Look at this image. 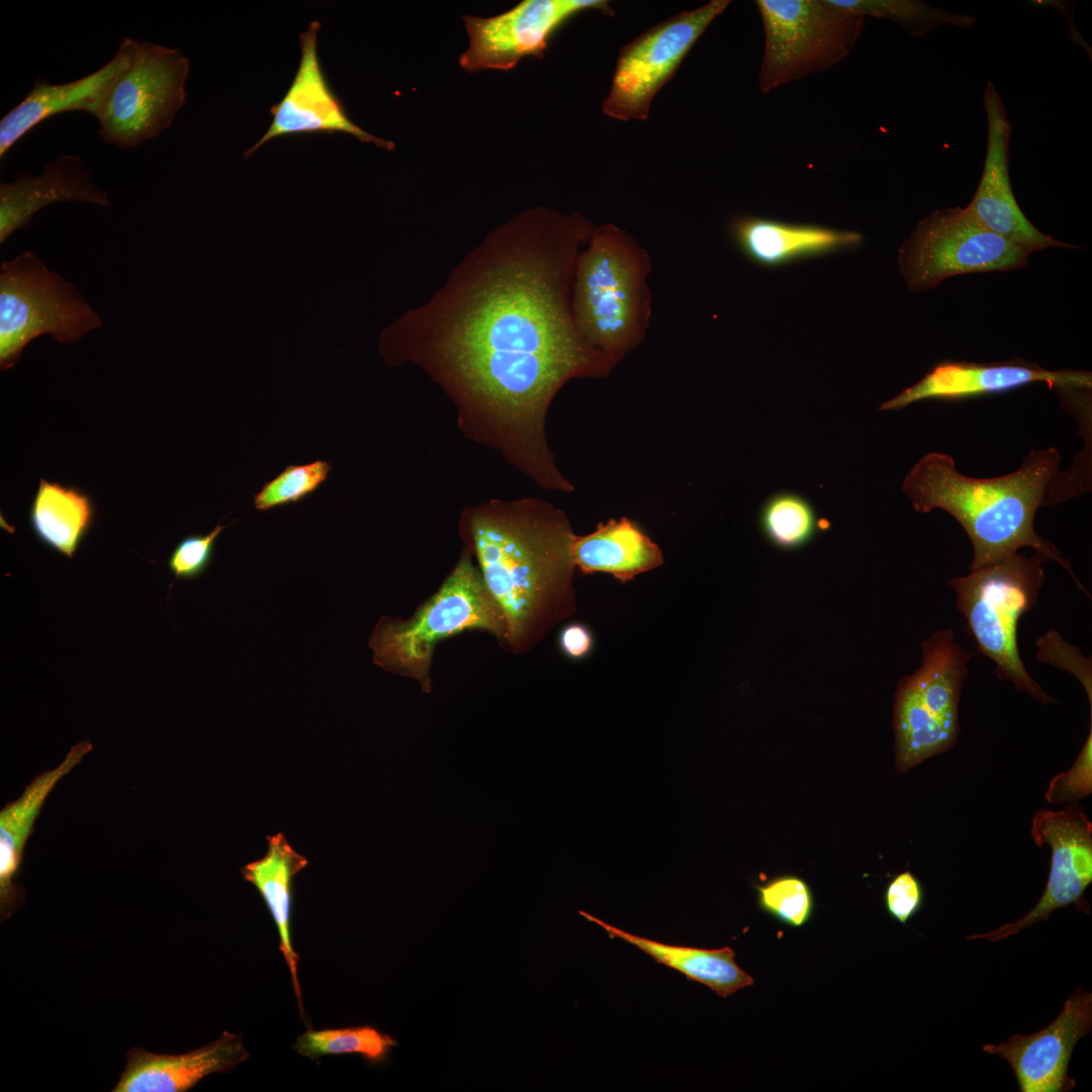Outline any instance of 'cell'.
I'll return each mask as SVG.
<instances>
[{
    "mask_svg": "<svg viewBox=\"0 0 1092 1092\" xmlns=\"http://www.w3.org/2000/svg\"><path fill=\"white\" fill-rule=\"evenodd\" d=\"M331 470V464L324 460L287 465L253 495L254 508L259 512H267L298 504L318 489L328 479Z\"/></svg>",
    "mask_w": 1092,
    "mask_h": 1092,
    "instance_id": "obj_31",
    "label": "cell"
},
{
    "mask_svg": "<svg viewBox=\"0 0 1092 1092\" xmlns=\"http://www.w3.org/2000/svg\"><path fill=\"white\" fill-rule=\"evenodd\" d=\"M1044 382L1050 387L1088 390L1091 372L1079 370L1050 371L1022 359L1005 362L973 363L942 361L919 381L883 402L880 411H897L924 399L958 400L999 393Z\"/></svg>",
    "mask_w": 1092,
    "mask_h": 1092,
    "instance_id": "obj_18",
    "label": "cell"
},
{
    "mask_svg": "<svg viewBox=\"0 0 1092 1092\" xmlns=\"http://www.w3.org/2000/svg\"><path fill=\"white\" fill-rule=\"evenodd\" d=\"M595 226L544 206L514 216L382 345L388 363L413 362L443 388L468 439L562 492L574 487L546 440L549 406L568 381L616 366L585 341L571 307L576 260Z\"/></svg>",
    "mask_w": 1092,
    "mask_h": 1092,
    "instance_id": "obj_1",
    "label": "cell"
},
{
    "mask_svg": "<svg viewBox=\"0 0 1092 1092\" xmlns=\"http://www.w3.org/2000/svg\"><path fill=\"white\" fill-rule=\"evenodd\" d=\"M1092 793V720L1089 735L1072 767L1053 778L1045 792L1051 804L1076 803Z\"/></svg>",
    "mask_w": 1092,
    "mask_h": 1092,
    "instance_id": "obj_34",
    "label": "cell"
},
{
    "mask_svg": "<svg viewBox=\"0 0 1092 1092\" xmlns=\"http://www.w3.org/2000/svg\"><path fill=\"white\" fill-rule=\"evenodd\" d=\"M755 888L760 909L781 923L799 928L811 919L814 909L812 891L800 877L784 875Z\"/></svg>",
    "mask_w": 1092,
    "mask_h": 1092,
    "instance_id": "obj_32",
    "label": "cell"
},
{
    "mask_svg": "<svg viewBox=\"0 0 1092 1092\" xmlns=\"http://www.w3.org/2000/svg\"><path fill=\"white\" fill-rule=\"evenodd\" d=\"M729 0H711L657 23L624 46L617 57L604 113L614 119L645 120L653 97L672 78L693 46Z\"/></svg>",
    "mask_w": 1092,
    "mask_h": 1092,
    "instance_id": "obj_12",
    "label": "cell"
},
{
    "mask_svg": "<svg viewBox=\"0 0 1092 1092\" xmlns=\"http://www.w3.org/2000/svg\"><path fill=\"white\" fill-rule=\"evenodd\" d=\"M1029 255L956 206L921 219L901 246L898 261L909 289L919 292L956 275L1023 268Z\"/></svg>",
    "mask_w": 1092,
    "mask_h": 1092,
    "instance_id": "obj_11",
    "label": "cell"
},
{
    "mask_svg": "<svg viewBox=\"0 0 1092 1092\" xmlns=\"http://www.w3.org/2000/svg\"><path fill=\"white\" fill-rule=\"evenodd\" d=\"M1036 645L1037 659L1073 673L1086 690L1089 705L1092 707L1091 658L1084 657L1077 647L1065 642L1060 634L1053 630L1039 638Z\"/></svg>",
    "mask_w": 1092,
    "mask_h": 1092,
    "instance_id": "obj_35",
    "label": "cell"
},
{
    "mask_svg": "<svg viewBox=\"0 0 1092 1092\" xmlns=\"http://www.w3.org/2000/svg\"><path fill=\"white\" fill-rule=\"evenodd\" d=\"M651 260L647 250L614 223L596 225L580 250L571 307L585 341L617 365L648 331Z\"/></svg>",
    "mask_w": 1092,
    "mask_h": 1092,
    "instance_id": "obj_4",
    "label": "cell"
},
{
    "mask_svg": "<svg viewBox=\"0 0 1092 1092\" xmlns=\"http://www.w3.org/2000/svg\"><path fill=\"white\" fill-rule=\"evenodd\" d=\"M249 1056L242 1034L226 1030L210 1043L180 1055L135 1046L126 1053L124 1070L111 1091L185 1092L211 1074L232 1070Z\"/></svg>",
    "mask_w": 1092,
    "mask_h": 1092,
    "instance_id": "obj_20",
    "label": "cell"
},
{
    "mask_svg": "<svg viewBox=\"0 0 1092 1092\" xmlns=\"http://www.w3.org/2000/svg\"><path fill=\"white\" fill-rule=\"evenodd\" d=\"M921 666L901 678L895 693V764L903 774L951 749L960 733L959 703L971 655L951 629L933 633L922 644Z\"/></svg>",
    "mask_w": 1092,
    "mask_h": 1092,
    "instance_id": "obj_7",
    "label": "cell"
},
{
    "mask_svg": "<svg viewBox=\"0 0 1092 1092\" xmlns=\"http://www.w3.org/2000/svg\"><path fill=\"white\" fill-rule=\"evenodd\" d=\"M843 12L895 22L912 36L925 34L942 25L963 28L975 24L976 16L958 14L918 0H825Z\"/></svg>",
    "mask_w": 1092,
    "mask_h": 1092,
    "instance_id": "obj_28",
    "label": "cell"
},
{
    "mask_svg": "<svg viewBox=\"0 0 1092 1092\" xmlns=\"http://www.w3.org/2000/svg\"><path fill=\"white\" fill-rule=\"evenodd\" d=\"M764 31L758 74L763 93L828 70L854 49L864 17L825 0H756Z\"/></svg>",
    "mask_w": 1092,
    "mask_h": 1092,
    "instance_id": "obj_9",
    "label": "cell"
},
{
    "mask_svg": "<svg viewBox=\"0 0 1092 1092\" xmlns=\"http://www.w3.org/2000/svg\"><path fill=\"white\" fill-rule=\"evenodd\" d=\"M559 644L566 656L579 659L589 653L593 647V637L586 627L573 623L562 629Z\"/></svg>",
    "mask_w": 1092,
    "mask_h": 1092,
    "instance_id": "obj_37",
    "label": "cell"
},
{
    "mask_svg": "<svg viewBox=\"0 0 1092 1092\" xmlns=\"http://www.w3.org/2000/svg\"><path fill=\"white\" fill-rule=\"evenodd\" d=\"M759 525L771 544L782 549H795L813 538L818 521L807 498L797 492L781 491L763 504Z\"/></svg>",
    "mask_w": 1092,
    "mask_h": 1092,
    "instance_id": "obj_30",
    "label": "cell"
},
{
    "mask_svg": "<svg viewBox=\"0 0 1092 1092\" xmlns=\"http://www.w3.org/2000/svg\"><path fill=\"white\" fill-rule=\"evenodd\" d=\"M1030 834L1037 846L1048 844L1052 849L1050 876L1040 899L1015 922L970 935L968 940L983 938L996 942L1040 920H1049L1053 911L1070 905L1089 913V905L1082 896L1092 883V823L1082 807L1071 804L1060 811L1038 810Z\"/></svg>",
    "mask_w": 1092,
    "mask_h": 1092,
    "instance_id": "obj_14",
    "label": "cell"
},
{
    "mask_svg": "<svg viewBox=\"0 0 1092 1092\" xmlns=\"http://www.w3.org/2000/svg\"><path fill=\"white\" fill-rule=\"evenodd\" d=\"M266 839L268 846L264 856L246 863L240 873L259 892L276 925L279 949L288 967L298 1010L305 1022L298 981L299 957L291 939V911L293 879L308 864V859L296 851L281 832L267 835Z\"/></svg>",
    "mask_w": 1092,
    "mask_h": 1092,
    "instance_id": "obj_24",
    "label": "cell"
},
{
    "mask_svg": "<svg viewBox=\"0 0 1092 1092\" xmlns=\"http://www.w3.org/2000/svg\"><path fill=\"white\" fill-rule=\"evenodd\" d=\"M458 535L507 622L504 649L524 655L577 609L572 531L565 513L537 497L464 508Z\"/></svg>",
    "mask_w": 1092,
    "mask_h": 1092,
    "instance_id": "obj_2",
    "label": "cell"
},
{
    "mask_svg": "<svg viewBox=\"0 0 1092 1092\" xmlns=\"http://www.w3.org/2000/svg\"><path fill=\"white\" fill-rule=\"evenodd\" d=\"M579 914L605 929L610 937L636 946L656 963L678 971L689 980L709 987L721 997H728L754 983L753 978L736 964L735 952L729 946L705 949L665 944L631 934L584 911H579Z\"/></svg>",
    "mask_w": 1092,
    "mask_h": 1092,
    "instance_id": "obj_26",
    "label": "cell"
},
{
    "mask_svg": "<svg viewBox=\"0 0 1092 1092\" xmlns=\"http://www.w3.org/2000/svg\"><path fill=\"white\" fill-rule=\"evenodd\" d=\"M571 552L573 564L580 572L608 573L623 582L661 566L664 561L660 547L625 517L600 523L589 534L575 535Z\"/></svg>",
    "mask_w": 1092,
    "mask_h": 1092,
    "instance_id": "obj_25",
    "label": "cell"
},
{
    "mask_svg": "<svg viewBox=\"0 0 1092 1092\" xmlns=\"http://www.w3.org/2000/svg\"><path fill=\"white\" fill-rule=\"evenodd\" d=\"M225 526L218 523L207 534L186 536L171 552L168 568L177 579H195L209 567L215 550L216 541Z\"/></svg>",
    "mask_w": 1092,
    "mask_h": 1092,
    "instance_id": "obj_33",
    "label": "cell"
},
{
    "mask_svg": "<svg viewBox=\"0 0 1092 1092\" xmlns=\"http://www.w3.org/2000/svg\"><path fill=\"white\" fill-rule=\"evenodd\" d=\"M397 1045L391 1035L371 1025L313 1030L307 1029L293 1049L302 1057L316 1060L328 1055H359L370 1063L384 1062Z\"/></svg>",
    "mask_w": 1092,
    "mask_h": 1092,
    "instance_id": "obj_29",
    "label": "cell"
},
{
    "mask_svg": "<svg viewBox=\"0 0 1092 1092\" xmlns=\"http://www.w3.org/2000/svg\"><path fill=\"white\" fill-rule=\"evenodd\" d=\"M472 558L463 547L437 592L408 619H379L369 638L375 665L417 680L424 693L431 694V665L439 642L465 631H481L504 648L505 615Z\"/></svg>",
    "mask_w": 1092,
    "mask_h": 1092,
    "instance_id": "obj_5",
    "label": "cell"
},
{
    "mask_svg": "<svg viewBox=\"0 0 1092 1092\" xmlns=\"http://www.w3.org/2000/svg\"><path fill=\"white\" fill-rule=\"evenodd\" d=\"M730 233L739 250L752 262L779 267L806 258L849 249L862 242L854 231L791 223L753 215L731 220Z\"/></svg>",
    "mask_w": 1092,
    "mask_h": 1092,
    "instance_id": "obj_23",
    "label": "cell"
},
{
    "mask_svg": "<svg viewBox=\"0 0 1092 1092\" xmlns=\"http://www.w3.org/2000/svg\"><path fill=\"white\" fill-rule=\"evenodd\" d=\"M95 519L91 497L81 489L39 479L29 510L35 537L57 553L73 558Z\"/></svg>",
    "mask_w": 1092,
    "mask_h": 1092,
    "instance_id": "obj_27",
    "label": "cell"
},
{
    "mask_svg": "<svg viewBox=\"0 0 1092 1092\" xmlns=\"http://www.w3.org/2000/svg\"><path fill=\"white\" fill-rule=\"evenodd\" d=\"M1043 561L1016 552L948 584L978 651L995 663L997 676L1048 705L1055 700L1029 675L1017 645L1019 619L1034 607L1044 580Z\"/></svg>",
    "mask_w": 1092,
    "mask_h": 1092,
    "instance_id": "obj_6",
    "label": "cell"
},
{
    "mask_svg": "<svg viewBox=\"0 0 1092 1092\" xmlns=\"http://www.w3.org/2000/svg\"><path fill=\"white\" fill-rule=\"evenodd\" d=\"M133 48L134 39L122 37L109 62L72 82L51 84L37 78L23 100L0 121L1 160L25 133L55 114L77 110L96 117L114 81L128 64Z\"/></svg>",
    "mask_w": 1092,
    "mask_h": 1092,
    "instance_id": "obj_19",
    "label": "cell"
},
{
    "mask_svg": "<svg viewBox=\"0 0 1092 1092\" xmlns=\"http://www.w3.org/2000/svg\"><path fill=\"white\" fill-rule=\"evenodd\" d=\"M89 740L73 745L55 768L34 777L21 795L0 811V917L1 923L25 903V890L14 879L21 870L25 844L41 807L57 783L92 750Z\"/></svg>",
    "mask_w": 1092,
    "mask_h": 1092,
    "instance_id": "obj_22",
    "label": "cell"
},
{
    "mask_svg": "<svg viewBox=\"0 0 1092 1092\" xmlns=\"http://www.w3.org/2000/svg\"><path fill=\"white\" fill-rule=\"evenodd\" d=\"M1092 1028V993L1076 989L1058 1017L1029 1035L1015 1034L983 1051L1012 1067L1021 1092H1065L1075 1088L1068 1066L1076 1043Z\"/></svg>",
    "mask_w": 1092,
    "mask_h": 1092,
    "instance_id": "obj_17",
    "label": "cell"
},
{
    "mask_svg": "<svg viewBox=\"0 0 1092 1092\" xmlns=\"http://www.w3.org/2000/svg\"><path fill=\"white\" fill-rule=\"evenodd\" d=\"M987 149L983 173L966 213L978 224L1030 254L1045 248H1074L1038 231L1020 209L1009 176L1012 125L1002 97L992 82L983 93Z\"/></svg>",
    "mask_w": 1092,
    "mask_h": 1092,
    "instance_id": "obj_15",
    "label": "cell"
},
{
    "mask_svg": "<svg viewBox=\"0 0 1092 1092\" xmlns=\"http://www.w3.org/2000/svg\"><path fill=\"white\" fill-rule=\"evenodd\" d=\"M102 327L85 297L42 259L24 251L0 266V369L19 360L25 346L49 334L74 343Z\"/></svg>",
    "mask_w": 1092,
    "mask_h": 1092,
    "instance_id": "obj_8",
    "label": "cell"
},
{
    "mask_svg": "<svg viewBox=\"0 0 1092 1092\" xmlns=\"http://www.w3.org/2000/svg\"><path fill=\"white\" fill-rule=\"evenodd\" d=\"M924 892L918 878L910 871L896 875L887 885L884 901L889 915L906 924L922 907Z\"/></svg>",
    "mask_w": 1092,
    "mask_h": 1092,
    "instance_id": "obj_36",
    "label": "cell"
},
{
    "mask_svg": "<svg viewBox=\"0 0 1092 1092\" xmlns=\"http://www.w3.org/2000/svg\"><path fill=\"white\" fill-rule=\"evenodd\" d=\"M1060 461L1055 447L1032 450L1012 473L974 478L962 474L950 455L931 452L912 466L902 489L917 512L941 509L962 525L973 546L971 570L1031 547L1041 559L1064 567L1088 595L1070 562L1034 530L1035 514L1049 505Z\"/></svg>",
    "mask_w": 1092,
    "mask_h": 1092,
    "instance_id": "obj_3",
    "label": "cell"
},
{
    "mask_svg": "<svg viewBox=\"0 0 1092 1092\" xmlns=\"http://www.w3.org/2000/svg\"><path fill=\"white\" fill-rule=\"evenodd\" d=\"M58 202L111 206L107 192L92 181L80 157L58 155L39 175L20 171L12 182L0 184V244L17 230L29 226L37 211Z\"/></svg>",
    "mask_w": 1092,
    "mask_h": 1092,
    "instance_id": "obj_21",
    "label": "cell"
},
{
    "mask_svg": "<svg viewBox=\"0 0 1092 1092\" xmlns=\"http://www.w3.org/2000/svg\"><path fill=\"white\" fill-rule=\"evenodd\" d=\"M318 21H311L300 34V61L295 76L282 99L271 108L272 122L264 135L244 154L253 155L269 141L284 135L343 132L362 143L391 151L395 145L375 136L354 123L332 90L317 54Z\"/></svg>",
    "mask_w": 1092,
    "mask_h": 1092,
    "instance_id": "obj_16",
    "label": "cell"
},
{
    "mask_svg": "<svg viewBox=\"0 0 1092 1092\" xmlns=\"http://www.w3.org/2000/svg\"><path fill=\"white\" fill-rule=\"evenodd\" d=\"M614 11L605 0H524L491 17L463 16L469 38L459 65L467 72L513 70L525 57L542 59L552 35L572 16Z\"/></svg>",
    "mask_w": 1092,
    "mask_h": 1092,
    "instance_id": "obj_13",
    "label": "cell"
},
{
    "mask_svg": "<svg viewBox=\"0 0 1092 1092\" xmlns=\"http://www.w3.org/2000/svg\"><path fill=\"white\" fill-rule=\"evenodd\" d=\"M189 69L180 50L134 39L131 58L96 116L102 140L128 149L158 138L185 102Z\"/></svg>",
    "mask_w": 1092,
    "mask_h": 1092,
    "instance_id": "obj_10",
    "label": "cell"
}]
</instances>
